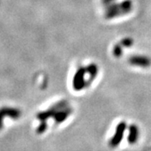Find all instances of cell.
<instances>
[{
	"label": "cell",
	"mask_w": 151,
	"mask_h": 151,
	"mask_svg": "<svg viewBox=\"0 0 151 151\" xmlns=\"http://www.w3.org/2000/svg\"><path fill=\"white\" fill-rule=\"evenodd\" d=\"M127 129V124L125 122H120L117 127L115 133L113 135V137L111 138V139L109 140V145L112 148H116L119 145V144L121 143V141L123 140L125 130Z\"/></svg>",
	"instance_id": "3"
},
{
	"label": "cell",
	"mask_w": 151,
	"mask_h": 151,
	"mask_svg": "<svg viewBox=\"0 0 151 151\" xmlns=\"http://www.w3.org/2000/svg\"><path fill=\"white\" fill-rule=\"evenodd\" d=\"M133 9L132 0H123L119 3H110L105 5L104 17L106 19H113L115 18L124 16Z\"/></svg>",
	"instance_id": "1"
},
{
	"label": "cell",
	"mask_w": 151,
	"mask_h": 151,
	"mask_svg": "<svg viewBox=\"0 0 151 151\" xmlns=\"http://www.w3.org/2000/svg\"><path fill=\"white\" fill-rule=\"evenodd\" d=\"M120 44L124 46V47H131L133 45H134V40L133 39H131L129 37L124 38L121 41Z\"/></svg>",
	"instance_id": "9"
},
{
	"label": "cell",
	"mask_w": 151,
	"mask_h": 151,
	"mask_svg": "<svg viewBox=\"0 0 151 151\" xmlns=\"http://www.w3.org/2000/svg\"><path fill=\"white\" fill-rule=\"evenodd\" d=\"M116 0H102V3L103 4V5H107L108 4H110V3H113V2H115Z\"/></svg>",
	"instance_id": "10"
},
{
	"label": "cell",
	"mask_w": 151,
	"mask_h": 151,
	"mask_svg": "<svg viewBox=\"0 0 151 151\" xmlns=\"http://www.w3.org/2000/svg\"><path fill=\"white\" fill-rule=\"evenodd\" d=\"M128 61L131 65L138 66L141 68H149L151 66V59L146 55H131L128 60Z\"/></svg>",
	"instance_id": "4"
},
{
	"label": "cell",
	"mask_w": 151,
	"mask_h": 151,
	"mask_svg": "<svg viewBox=\"0 0 151 151\" xmlns=\"http://www.w3.org/2000/svg\"><path fill=\"white\" fill-rule=\"evenodd\" d=\"M86 74V67L81 66L76 71L73 80H72V86L76 91H81L86 86V82L85 80V75Z\"/></svg>",
	"instance_id": "2"
},
{
	"label": "cell",
	"mask_w": 151,
	"mask_h": 151,
	"mask_svg": "<svg viewBox=\"0 0 151 151\" xmlns=\"http://www.w3.org/2000/svg\"><path fill=\"white\" fill-rule=\"evenodd\" d=\"M139 136V130L137 125L135 124H131L129 127V135H128V141L130 145L135 144Z\"/></svg>",
	"instance_id": "6"
},
{
	"label": "cell",
	"mask_w": 151,
	"mask_h": 151,
	"mask_svg": "<svg viewBox=\"0 0 151 151\" xmlns=\"http://www.w3.org/2000/svg\"><path fill=\"white\" fill-rule=\"evenodd\" d=\"M123 45L120 43L115 44L113 47V55L116 58H120L123 55Z\"/></svg>",
	"instance_id": "8"
},
{
	"label": "cell",
	"mask_w": 151,
	"mask_h": 151,
	"mask_svg": "<svg viewBox=\"0 0 151 151\" xmlns=\"http://www.w3.org/2000/svg\"><path fill=\"white\" fill-rule=\"evenodd\" d=\"M21 115V113L15 108H4L0 109V129L3 128L4 125V119L7 117H9L13 119H19V117Z\"/></svg>",
	"instance_id": "5"
},
{
	"label": "cell",
	"mask_w": 151,
	"mask_h": 151,
	"mask_svg": "<svg viewBox=\"0 0 151 151\" xmlns=\"http://www.w3.org/2000/svg\"><path fill=\"white\" fill-rule=\"evenodd\" d=\"M86 71L89 75V81H92L98 74V67L95 63H91L86 66Z\"/></svg>",
	"instance_id": "7"
}]
</instances>
